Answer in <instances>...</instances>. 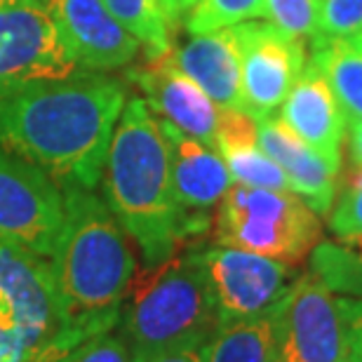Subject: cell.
Here are the masks:
<instances>
[{
  "label": "cell",
  "instance_id": "obj_26",
  "mask_svg": "<svg viewBox=\"0 0 362 362\" xmlns=\"http://www.w3.org/2000/svg\"><path fill=\"white\" fill-rule=\"evenodd\" d=\"M322 0H266V17L294 38H313Z\"/></svg>",
  "mask_w": 362,
  "mask_h": 362
},
{
  "label": "cell",
  "instance_id": "obj_11",
  "mask_svg": "<svg viewBox=\"0 0 362 362\" xmlns=\"http://www.w3.org/2000/svg\"><path fill=\"white\" fill-rule=\"evenodd\" d=\"M233 35L240 54L243 111L264 120L282 106L306 66L303 40L271 21H243L233 26Z\"/></svg>",
  "mask_w": 362,
  "mask_h": 362
},
{
  "label": "cell",
  "instance_id": "obj_20",
  "mask_svg": "<svg viewBox=\"0 0 362 362\" xmlns=\"http://www.w3.org/2000/svg\"><path fill=\"white\" fill-rule=\"evenodd\" d=\"M108 12L146 47L148 59L168 54L172 47V28L158 0H104Z\"/></svg>",
  "mask_w": 362,
  "mask_h": 362
},
{
  "label": "cell",
  "instance_id": "obj_4",
  "mask_svg": "<svg viewBox=\"0 0 362 362\" xmlns=\"http://www.w3.org/2000/svg\"><path fill=\"white\" fill-rule=\"evenodd\" d=\"M129 303L120 308L122 337L129 349L202 346L219 327L209 292L202 247L186 243L158 266H144L129 285Z\"/></svg>",
  "mask_w": 362,
  "mask_h": 362
},
{
  "label": "cell",
  "instance_id": "obj_15",
  "mask_svg": "<svg viewBox=\"0 0 362 362\" xmlns=\"http://www.w3.org/2000/svg\"><path fill=\"white\" fill-rule=\"evenodd\" d=\"M257 144L266 156L280 165L296 193L315 214H327L337 195L339 165L306 146L280 118L257 120Z\"/></svg>",
  "mask_w": 362,
  "mask_h": 362
},
{
  "label": "cell",
  "instance_id": "obj_34",
  "mask_svg": "<svg viewBox=\"0 0 362 362\" xmlns=\"http://www.w3.org/2000/svg\"><path fill=\"white\" fill-rule=\"evenodd\" d=\"M38 362H40V360H38Z\"/></svg>",
  "mask_w": 362,
  "mask_h": 362
},
{
  "label": "cell",
  "instance_id": "obj_32",
  "mask_svg": "<svg viewBox=\"0 0 362 362\" xmlns=\"http://www.w3.org/2000/svg\"><path fill=\"white\" fill-rule=\"evenodd\" d=\"M351 163L362 168V120L351 125Z\"/></svg>",
  "mask_w": 362,
  "mask_h": 362
},
{
  "label": "cell",
  "instance_id": "obj_19",
  "mask_svg": "<svg viewBox=\"0 0 362 362\" xmlns=\"http://www.w3.org/2000/svg\"><path fill=\"white\" fill-rule=\"evenodd\" d=\"M205 362H278L273 313L219 325L202 346Z\"/></svg>",
  "mask_w": 362,
  "mask_h": 362
},
{
  "label": "cell",
  "instance_id": "obj_17",
  "mask_svg": "<svg viewBox=\"0 0 362 362\" xmlns=\"http://www.w3.org/2000/svg\"><path fill=\"white\" fill-rule=\"evenodd\" d=\"M172 66L188 76L219 108H240V54L233 26L209 33H193L168 52Z\"/></svg>",
  "mask_w": 362,
  "mask_h": 362
},
{
  "label": "cell",
  "instance_id": "obj_14",
  "mask_svg": "<svg viewBox=\"0 0 362 362\" xmlns=\"http://www.w3.org/2000/svg\"><path fill=\"white\" fill-rule=\"evenodd\" d=\"M129 78L139 85L141 99L158 118L214 148L219 106L191 78L172 66L168 54L146 59L139 69L129 71Z\"/></svg>",
  "mask_w": 362,
  "mask_h": 362
},
{
  "label": "cell",
  "instance_id": "obj_9",
  "mask_svg": "<svg viewBox=\"0 0 362 362\" xmlns=\"http://www.w3.org/2000/svg\"><path fill=\"white\" fill-rule=\"evenodd\" d=\"M219 325L271 315L296 280V266L235 247H202Z\"/></svg>",
  "mask_w": 362,
  "mask_h": 362
},
{
  "label": "cell",
  "instance_id": "obj_28",
  "mask_svg": "<svg viewBox=\"0 0 362 362\" xmlns=\"http://www.w3.org/2000/svg\"><path fill=\"white\" fill-rule=\"evenodd\" d=\"M240 146H257V120L240 108H219L214 148L223 153Z\"/></svg>",
  "mask_w": 362,
  "mask_h": 362
},
{
  "label": "cell",
  "instance_id": "obj_3",
  "mask_svg": "<svg viewBox=\"0 0 362 362\" xmlns=\"http://www.w3.org/2000/svg\"><path fill=\"white\" fill-rule=\"evenodd\" d=\"M64 228L49 257L57 289L71 320H120L134 280L127 233L90 188L62 186Z\"/></svg>",
  "mask_w": 362,
  "mask_h": 362
},
{
  "label": "cell",
  "instance_id": "obj_29",
  "mask_svg": "<svg viewBox=\"0 0 362 362\" xmlns=\"http://www.w3.org/2000/svg\"><path fill=\"white\" fill-rule=\"evenodd\" d=\"M346 334V362H362V299H339Z\"/></svg>",
  "mask_w": 362,
  "mask_h": 362
},
{
  "label": "cell",
  "instance_id": "obj_21",
  "mask_svg": "<svg viewBox=\"0 0 362 362\" xmlns=\"http://www.w3.org/2000/svg\"><path fill=\"white\" fill-rule=\"evenodd\" d=\"M310 273L332 292L362 299V259L337 243H317L310 252Z\"/></svg>",
  "mask_w": 362,
  "mask_h": 362
},
{
  "label": "cell",
  "instance_id": "obj_23",
  "mask_svg": "<svg viewBox=\"0 0 362 362\" xmlns=\"http://www.w3.org/2000/svg\"><path fill=\"white\" fill-rule=\"evenodd\" d=\"M223 163L230 172L233 181L252 188H271V191H289V181L280 165L271 160L262 148L257 146H240L228 148L221 153Z\"/></svg>",
  "mask_w": 362,
  "mask_h": 362
},
{
  "label": "cell",
  "instance_id": "obj_8",
  "mask_svg": "<svg viewBox=\"0 0 362 362\" xmlns=\"http://www.w3.org/2000/svg\"><path fill=\"white\" fill-rule=\"evenodd\" d=\"M62 228L59 184L33 163L0 146V238L49 262Z\"/></svg>",
  "mask_w": 362,
  "mask_h": 362
},
{
  "label": "cell",
  "instance_id": "obj_25",
  "mask_svg": "<svg viewBox=\"0 0 362 362\" xmlns=\"http://www.w3.org/2000/svg\"><path fill=\"white\" fill-rule=\"evenodd\" d=\"M329 228L341 240L362 235V168L353 163L341 172V195L329 216Z\"/></svg>",
  "mask_w": 362,
  "mask_h": 362
},
{
  "label": "cell",
  "instance_id": "obj_2",
  "mask_svg": "<svg viewBox=\"0 0 362 362\" xmlns=\"http://www.w3.org/2000/svg\"><path fill=\"white\" fill-rule=\"evenodd\" d=\"M104 200L122 230L139 245L144 266H158L198 230L172 188L170 146L160 120L141 97L125 101L104 163Z\"/></svg>",
  "mask_w": 362,
  "mask_h": 362
},
{
  "label": "cell",
  "instance_id": "obj_33",
  "mask_svg": "<svg viewBox=\"0 0 362 362\" xmlns=\"http://www.w3.org/2000/svg\"><path fill=\"white\" fill-rule=\"evenodd\" d=\"M349 40H351V45H353V47H358V49H360V52H362V26L358 28V31H356V33H353V35H351V38H349Z\"/></svg>",
  "mask_w": 362,
  "mask_h": 362
},
{
  "label": "cell",
  "instance_id": "obj_18",
  "mask_svg": "<svg viewBox=\"0 0 362 362\" xmlns=\"http://www.w3.org/2000/svg\"><path fill=\"white\" fill-rule=\"evenodd\" d=\"M310 62L320 69L334 94L344 120H362V52L349 38H313Z\"/></svg>",
  "mask_w": 362,
  "mask_h": 362
},
{
  "label": "cell",
  "instance_id": "obj_5",
  "mask_svg": "<svg viewBox=\"0 0 362 362\" xmlns=\"http://www.w3.org/2000/svg\"><path fill=\"white\" fill-rule=\"evenodd\" d=\"M69 322L47 259L0 238V362H38Z\"/></svg>",
  "mask_w": 362,
  "mask_h": 362
},
{
  "label": "cell",
  "instance_id": "obj_6",
  "mask_svg": "<svg viewBox=\"0 0 362 362\" xmlns=\"http://www.w3.org/2000/svg\"><path fill=\"white\" fill-rule=\"evenodd\" d=\"M317 214L292 191L235 184L216 205L214 240L299 266L320 243Z\"/></svg>",
  "mask_w": 362,
  "mask_h": 362
},
{
  "label": "cell",
  "instance_id": "obj_10",
  "mask_svg": "<svg viewBox=\"0 0 362 362\" xmlns=\"http://www.w3.org/2000/svg\"><path fill=\"white\" fill-rule=\"evenodd\" d=\"M273 322L278 362H346L339 299L315 273L296 275L273 310Z\"/></svg>",
  "mask_w": 362,
  "mask_h": 362
},
{
  "label": "cell",
  "instance_id": "obj_7",
  "mask_svg": "<svg viewBox=\"0 0 362 362\" xmlns=\"http://www.w3.org/2000/svg\"><path fill=\"white\" fill-rule=\"evenodd\" d=\"M76 74L49 0H0V94Z\"/></svg>",
  "mask_w": 362,
  "mask_h": 362
},
{
  "label": "cell",
  "instance_id": "obj_24",
  "mask_svg": "<svg viewBox=\"0 0 362 362\" xmlns=\"http://www.w3.org/2000/svg\"><path fill=\"white\" fill-rule=\"evenodd\" d=\"M40 362H132V349L122 337L106 329L64 349H49Z\"/></svg>",
  "mask_w": 362,
  "mask_h": 362
},
{
  "label": "cell",
  "instance_id": "obj_31",
  "mask_svg": "<svg viewBox=\"0 0 362 362\" xmlns=\"http://www.w3.org/2000/svg\"><path fill=\"white\" fill-rule=\"evenodd\" d=\"M195 3H198V0H158V5H160V10L165 14V19H168L170 28H175L179 21L193 10Z\"/></svg>",
  "mask_w": 362,
  "mask_h": 362
},
{
  "label": "cell",
  "instance_id": "obj_1",
  "mask_svg": "<svg viewBox=\"0 0 362 362\" xmlns=\"http://www.w3.org/2000/svg\"><path fill=\"white\" fill-rule=\"evenodd\" d=\"M125 101V83L104 74L24 85L0 94V146L47 172L59 188L94 191Z\"/></svg>",
  "mask_w": 362,
  "mask_h": 362
},
{
  "label": "cell",
  "instance_id": "obj_13",
  "mask_svg": "<svg viewBox=\"0 0 362 362\" xmlns=\"http://www.w3.org/2000/svg\"><path fill=\"white\" fill-rule=\"evenodd\" d=\"M160 127L170 146L172 188L177 205L191 226L198 233H205L209 228V209L219 205L223 193L233 186V177L216 148L179 132L165 120H160Z\"/></svg>",
  "mask_w": 362,
  "mask_h": 362
},
{
  "label": "cell",
  "instance_id": "obj_16",
  "mask_svg": "<svg viewBox=\"0 0 362 362\" xmlns=\"http://www.w3.org/2000/svg\"><path fill=\"white\" fill-rule=\"evenodd\" d=\"M280 120L306 146L341 168L346 120L327 81L313 62H306L287 99L282 101Z\"/></svg>",
  "mask_w": 362,
  "mask_h": 362
},
{
  "label": "cell",
  "instance_id": "obj_27",
  "mask_svg": "<svg viewBox=\"0 0 362 362\" xmlns=\"http://www.w3.org/2000/svg\"><path fill=\"white\" fill-rule=\"evenodd\" d=\"M360 26L362 0H322L313 38H351Z\"/></svg>",
  "mask_w": 362,
  "mask_h": 362
},
{
  "label": "cell",
  "instance_id": "obj_12",
  "mask_svg": "<svg viewBox=\"0 0 362 362\" xmlns=\"http://www.w3.org/2000/svg\"><path fill=\"white\" fill-rule=\"evenodd\" d=\"M71 59L83 74L127 66L141 42L108 12L104 0H49Z\"/></svg>",
  "mask_w": 362,
  "mask_h": 362
},
{
  "label": "cell",
  "instance_id": "obj_30",
  "mask_svg": "<svg viewBox=\"0 0 362 362\" xmlns=\"http://www.w3.org/2000/svg\"><path fill=\"white\" fill-rule=\"evenodd\" d=\"M132 362H205L202 349L198 346H181V349H156V351H132Z\"/></svg>",
  "mask_w": 362,
  "mask_h": 362
},
{
  "label": "cell",
  "instance_id": "obj_22",
  "mask_svg": "<svg viewBox=\"0 0 362 362\" xmlns=\"http://www.w3.org/2000/svg\"><path fill=\"white\" fill-rule=\"evenodd\" d=\"M257 17H266V0H198L186 14V28L191 33H209Z\"/></svg>",
  "mask_w": 362,
  "mask_h": 362
}]
</instances>
